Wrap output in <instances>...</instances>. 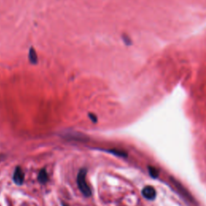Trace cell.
Instances as JSON below:
<instances>
[{
  "label": "cell",
  "mask_w": 206,
  "mask_h": 206,
  "mask_svg": "<svg viewBox=\"0 0 206 206\" xmlns=\"http://www.w3.org/2000/svg\"><path fill=\"white\" fill-rule=\"evenodd\" d=\"M86 173L87 171L85 168H81L78 172V177H77V183L78 186L85 197H90L91 189L86 182Z\"/></svg>",
  "instance_id": "6da1fadb"
},
{
  "label": "cell",
  "mask_w": 206,
  "mask_h": 206,
  "mask_svg": "<svg viewBox=\"0 0 206 206\" xmlns=\"http://www.w3.org/2000/svg\"><path fill=\"white\" fill-rule=\"evenodd\" d=\"M13 180L17 185H22L24 181V173L20 167H16L14 171Z\"/></svg>",
  "instance_id": "7a4b0ae2"
},
{
  "label": "cell",
  "mask_w": 206,
  "mask_h": 206,
  "mask_svg": "<svg viewBox=\"0 0 206 206\" xmlns=\"http://www.w3.org/2000/svg\"><path fill=\"white\" fill-rule=\"evenodd\" d=\"M143 197L146 200L152 201L156 197V191L152 186H145L142 190Z\"/></svg>",
  "instance_id": "3957f363"
},
{
  "label": "cell",
  "mask_w": 206,
  "mask_h": 206,
  "mask_svg": "<svg viewBox=\"0 0 206 206\" xmlns=\"http://www.w3.org/2000/svg\"><path fill=\"white\" fill-rule=\"evenodd\" d=\"M38 180L41 184H45V183L48 182V180H49V175H48V173H47L45 169L40 170V172H39V175H38Z\"/></svg>",
  "instance_id": "277c9868"
},
{
  "label": "cell",
  "mask_w": 206,
  "mask_h": 206,
  "mask_svg": "<svg viewBox=\"0 0 206 206\" xmlns=\"http://www.w3.org/2000/svg\"><path fill=\"white\" fill-rule=\"evenodd\" d=\"M107 152L111 153L114 155H117L120 157H126L127 156V153L123 151H120V150H117V149H112V150H108Z\"/></svg>",
  "instance_id": "5b68a950"
},
{
  "label": "cell",
  "mask_w": 206,
  "mask_h": 206,
  "mask_svg": "<svg viewBox=\"0 0 206 206\" xmlns=\"http://www.w3.org/2000/svg\"><path fill=\"white\" fill-rule=\"evenodd\" d=\"M148 172L150 175L153 178H157L158 176H159V175H160V172H159V170H158L156 168H155V167L149 166Z\"/></svg>",
  "instance_id": "8992f818"
},
{
  "label": "cell",
  "mask_w": 206,
  "mask_h": 206,
  "mask_svg": "<svg viewBox=\"0 0 206 206\" xmlns=\"http://www.w3.org/2000/svg\"><path fill=\"white\" fill-rule=\"evenodd\" d=\"M72 137H73V139H77V138H76V137H75V136H74V135H72ZM78 138H79V139H81V135H78Z\"/></svg>",
  "instance_id": "52a82bcc"
}]
</instances>
